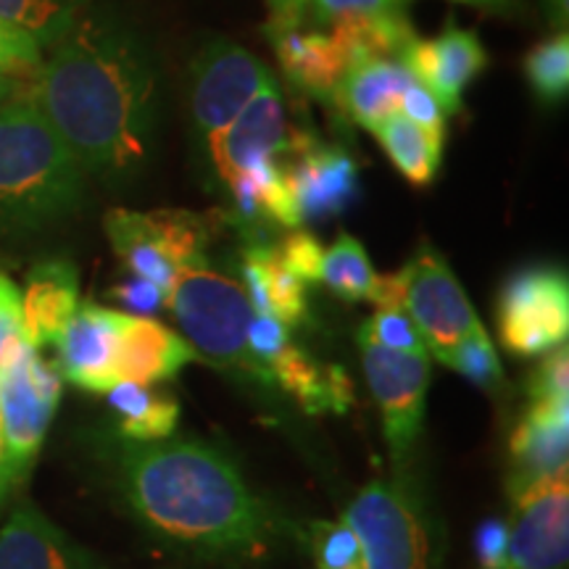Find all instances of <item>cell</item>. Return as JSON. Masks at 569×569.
Instances as JSON below:
<instances>
[{
	"instance_id": "cell-1",
	"label": "cell",
	"mask_w": 569,
	"mask_h": 569,
	"mask_svg": "<svg viewBox=\"0 0 569 569\" xmlns=\"http://www.w3.org/2000/svg\"><path fill=\"white\" fill-rule=\"evenodd\" d=\"M30 101L84 177L124 180L148 167L161 113V71L148 42L90 6L42 51Z\"/></svg>"
},
{
	"instance_id": "cell-2",
	"label": "cell",
	"mask_w": 569,
	"mask_h": 569,
	"mask_svg": "<svg viewBox=\"0 0 569 569\" xmlns=\"http://www.w3.org/2000/svg\"><path fill=\"white\" fill-rule=\"evenodd\" d=\"M113 488L159 543L213 561H261L288 546L293 525L201 440H101Z\"/></svg>"
},
{
	"instance_id": "cell-3",
	"label": "cell",
	"mask_w": 569,
	"mask_h": 569,
	"mask_svg": "<svg viewBox=\"0 0 569 569\" xmlns=\"http://www.w3.org/2000/svg\"><path fill=\"white\" fill-rule=\"evenodd\" d=\"M84 180L30 98L0 106V238L61 224L82 206Z\"/></svg>"
},
{
	"instance_id": "cell-4",
	"label": "cell",
	"mask_w": 569,
	"mask_h": 569,
	"mask_svg": "<svg viewBox=\"0 0 569 569\" xmlns=\"http://www.w3.org/2000/svg\"><path fill=\"white\" fill-rule=\"evenodd\" d=\"M167 306L198 359L243 380L274 386L264 365L248 348V325L256 311L238 280L217 272L206 259L190 261L177 272Z\"/></svg>"
},
{
	"instance_id": "cell-5",
	"label": "cell",
	"mask_w": 569,
	"mask_h": 569,
	"mask_svg": "<svg viewBox=\"0 0 569 569\" xmlns=\"http://www.w3.org/2000/svg\"><path fill=\"white\" fill-rule=\"evenodd\" d=\"M61 401V375L38 348L19 338L0 361V503L30 480Z\"/></svg>"
},
{
	"instance_id": "cell-6",
	"label": "cell",
	"mask_w": 569,
	"mask_h": 569,
	"mask_svg": "<svg viewBox=\"0 0 569 569\" xmlns=\"http://www.w3.org/2000/svg\"><path fill=\"white\" fill-rule=\"evenodd\" d=\"M103 230L127 272L159 284L167 296L177 272L190 261L203 259L209 238L203 219L180 209L146 213L111 209L103 219Z\"/></svg>"
},
{
	"instance_id": "cell-7",
	"label": "cell",
	"mask_w": 569,
	"mask_h": 569,
	"mask_svg": "<svg viewBox=\"0 0 569 569\" xmlns=\"http://www.w3.org/2000/svg\"><path fill=\"white\" fill-rule=\"evenodd\" d=\"M498 338L509 353L543 356L569 336V282L559 267L519 269L501 284L496 301Z\"/></svg>"
},
{
	"instance_id": "cell-8",
	"label": "cell",
	"mask_w": 569,
	"mask_h": 569,
	"mask_svg": "<svg viewBox=\"0 0 569 569\" xmlns=\"http://www.w3.org/2000/svg\"><path fill=\"white\" fill-rule=\"evenodd\" d=\"M277 82L267 63L232 40H211L190 67V117L203 153L219 132L253 101L256 92Z\"/></svg>"
},
{
	"instance_id": "cell-9",
	"label": "cell",
	"mask_w": 569,
	"mask_h": 569,
	"mask_svg": "<svg viewBox=\"0 0 569 569\" xmlns=\"http://www.w3.org/2000/svg\"><path fill=\"white\" fill-rule=\"evenodd\" d=\"M401 274L407 284V315L438 361L446 365L465 340L488 336L457 274L436 248H419Z\"/></svg>"
},
{
	"instance_id": "cell-10",
	"label": "cell",
	"mask_w": 569,
	"mask_h": 569,
	"mask_svg": "<svg viewBox=\"0 0 569 569\" xmlns=\"http://www.w3.org/2000/svg\"><path fill=\"white\" fill-rule=\"evenodd\" d=\"M346 525L367 569H427V532L407 490L375 480L353 498Z\"/></svg>"
},
{
	"instance_id": "cell-11",
	"label": "cell",
	"mask_w": 569,
	"mask_h": 569,
	"mask_svg": "<svg viewBox=\"0 0 569 569\" xmlns=\"http://www.w3.org/2000/svg\"><path fill=\"white\" fill-rule=\"evenodd\" d=\"M359 348L369 390L380 407L388 448L401 465L422 432L427 388H430V356L388 351L365 332H359Z\"/></svg>"
},
{
	"instance_id": "cell-12",
	"label": "cell",
	"mask_w": 569,
	"mask_h": 569,
	"mask_svg": "<svg viewBox=\"0 0 569 569\" xmlns=\"http://www.w3.org/2000/svg\"><path fill=\"white\" fill-rule=\"evenodd\" d=\"M306 138L309 132L290 127L280 82H272L256 92L253 101L219 132V138L206 148V159L227 188L234 177L256 163L298 151Z\"/></svg>"
},
{
	"instance_id": "cell-13",
	"label": "cell",
	"mask_w": 569,
	"mask_h": 569,
	"mask_svg": "<svg viewBox=\"0 0 569 569\" xmlns=\"http://www.w3.org/2000/svg\"><path fill=\"white\" fill-rule=\"evenodd\" d=\"M503 569H565L569 553L567 472L515 490Z\"/></svg>"
},
{
	"instance_id": "cell-14",
	"label": "cell",
	"mask_w": 569,
	"mask_h": 569,
	"mask_svg": "<svg viewBox=\"0 0 569 569\" xmlns=\"http://www.w3.org/2000/svg\"><path fill=\"white\" fill-rule=\"evenodd\" d=\"M122 311L82 303L56 340V372L71 386L106 393L117 386V346Z\"/></svg>"
},
{
	"instance_id": "cell-15",
	"label": "cell",
	"mask_w": 569,
	"mask_h": 569,
	"mask_svg": "<svg viewBox=\"0 0 569 569\" xmlns=\"http://www.w3.org/2000/svg\"><path fill=\"white\" fill-rule=\"evenodd\" d=\"M303 21L306 19H269L267 38L284 71V80L317 101L332 103L338 84L353 59L336 32L311 30Z\"/></svg>"
},
{
	"instance_id": "cell-16",
	"label": "cell",
	"mask_w": 569,
	"mask_h": 569,
	"mask_svg": "<svg viewBox=\"0 0 569 569\" xmlns=\"http://www.w3.org/2000/svg\"><path fill=\"white\" fill-rule=\"evenodd\" d=\"M432 96L443 103L448 113L461 109V96L469 82L488 67V51L472 30L448 21L436 38H415L398 59Z\"/></svg>"
},
{
	"instance_id": "cell-17",
	"label": "cell",
	"mask_w": 569,
	"mask_h": 569,
	"mask_svg": "<svg viewBox=\"0 0 569 569\" xmlns=\"http://www.w3.org/2000/svg\"><path fill=\"white\" fill-rule=\"evenodd\" d=\"M298 159L288 169L301 219H319L343 213L359 198V167L343 148H330L309 138L298 148Z\"/></svg>"
},
{
	"instance_id": "cell-18",
	"label": "cell",
	"mask_w": 569,
	"mask_h": 569,
	"mask_svg": "<svg viewBox=\"0 0 569 569\" xmlns=\"http://www.w3.org/2000/svg\"><path fill=\"white\" fill-rule=\"evenodd\" d=\"M0 569H106L98 557L32 503H19L0 528Z\"/></svg>"
},
{
	"instance_id": "cell-19",
	"label": "cell",
	"mask_w": 569,
	"mask_h": 569,
	"mask_svg": "<svg viewBox=\"0 0 569 569\" xmlns=\"http://www.w3.org/2000/svg\"><path fill=\"white\" fill-rule=\"evenodd\" d=\"M198 361L193 346L159 319L124 315L119 322L117 346V380H130L138 386H156L172 380L182 367Z\"/></svg>"
},
{
	"instance_id": "cell-20",
	"label": "cell",
	"mask_w": 569,
	"mask_h": 569,
	"mask_svg": "<svg viewBox=\"0 0 569 569\" xmlns=\"http://www.w3.org/2000/svg\"><path fill=\"white\" fill-rule=\"evenodd\" d=\"M80 309V272L69 259H42L27 274L21 330L32 348L53 346Z\"/></svg>"
},
{
	"instance_id": "cell-21",
	"label": "cell",
	"mask_w": 569,
	"mask_h": 569,
	"mask_svg": "<svg viewBox=\"0 0 569 569\" xmlns=\"http://www.w3.org/2000/svg\"><path fill=\"white\" fill-rule=\"evenodd\" d=\"M569 407L530 403L511 432V493L567 472Z\"/></svg>"
},
{
	"instance_id": "cell-22",
	"label": "cell",
	"mask_w": 569,
	"mask_h": 569,
	"mask_svg": "<svg viewBox=\"0 0 569 569\" xmlns=\"http://www.w3.org/2000/svg\"><path fill=\"white\" fill-rule=\"evenodd\" d=\"M415 74L398 59H356L340 80L332 106H340L353 124L375 130L398 113L401 96Z\"/></svg>"
},
{
	"instance_id": "cell-23",
	"label": "cell",
	"mask_w": 569,
	"mask_h": 569,
	"mask_svg": "<svg viewBox=\"0 0 569 569\" xmlns=\"http://www.w3.org/2000/svg\"><path fill=\"white\" fill-rule=\"evenodd\" d=\"M269 377L284 393H290L311 415L319 411H346L351 407V386L338 367L322 369L301 348L284 343L264 361Z\"/></svg>"
},
{
	"instance_id": "cell-24",
	"label": "cell",
	"mask_w": 569,
	"mask_h": 569,
	"mask_svg": "<svg viewBox=\"0 0 569 569\" xmlns=\"http://www.w3.org/2000/svg\"><path fill=\"white\" fill-rule=\"evenodd\" d=\"M243 290L256 315H269L284 325H301L306 317V284L290 274L274 248L251 243L243 253Z\"/></svg>"
},
{
	"instance_id": "cell-25",
	"label": "cell",
	"mask_w": 569,
	"mask_h": 569,
	"mask_svg": "<svg viewBox=\"0 0 569 569\" xmlns=\"http://www.w3.org/2000/svg\"><path fill=\"white\" fill-rule=\"evenodd\" d=\"M109 403L117 415V432L130 440H151L172 438L180 422V403L172 396H161L148 386L119 380L117 386L106 390Z\"/></svg>"
},
{
	"instance_id": "cell-26",
	"label": "cell",
	"mask_w": 569,
	"mask_h": 569,
	"mask_svg": "<svg viewBox=\"0 0 569 569\" xmlns=\"http://www.w3.org/2000/svg\"><path fill=\"white\" fill-rule=\"evenodd\" d=\"M375 138L380 148L393 161V167L411 184L427 188L438 177L440 156H443L446 134L427 132L401 113H390L386 122L375 127Z\"/></svg>"
},
{
	"instance_id": "cell-27",
	"label": "cell",
	"mask_w": 569,
	"mask_h": 569,
	"mask_svg": "<svg viewBox=\"0 0 569 569\" xmlns=\"http://www.w3.org/2000/svg\"><path fill=\"white\" fill-rule=\"evenodd\" d=\"M343 301H369L377 272L365 246L351 234H338L336 243L325 251L322 280Z\"/></svg>"
},
{
	"instance_id": "cell-28",
	"label": "cell",
	"mask_w": 569,
	"mask_h": 569,
	"mask_svg": "<svg viewBox=\"0 0 569 569\" xmlns=\"http://www.w3.org/2000/svg\"><path fill=\"white\" fill-rule=\"evenodd\" d=\"M88 6L90 0H0V19L30 32L46 51Z\"/></svg>"
},
{
	"instance_id": "cell-29",
	"label": "cell",
	"mask_w": 569,
	"mask_h": 569,
	"mask_svg": "<svg viewBox=\"0 0 569 569\" xmlns=\"http://www.w3.org/2000/svg\"><path fill=\"white\" fill-rule=\"evenodd\" d=\"M525 80L532 96L543 106H559L567 101L569 92V38L567 32H557L551 38L530 48L525 56Z\"/></svg>"
},
{
	"instance_id": "cell-30",
	"label": "cell",
	"mask_w": 569,
	"mask_h": 569,
	"mask_svg": "<svg viewBox=\"0 0 569 569\" xmlns=\"http://www.w3.org/2000/svg\"><path fill=\"white\" fill-rule=\"evenodd\" d=\"M309 546L317 569H367L359 538L348 528L346 519L311 525Z\"/></svg>"
},
{
	"instance_id": "cell-31",
	"label": "cell",
	"mask_w": 569,
	"mask_h": 569,
	"mask_svg": "<svg viewBox=\"0 0 569 569\" xmlns=\"http://www.w3.org/2000/svg\"><path fill=\"white\" fill-rule=\"evenodd\" d=\"M359 332H365L367 338H372L377 346L388 348V351L430 356L407 309H377V315Z\"/></svg>"
},
{
	"instance_id": "cell-32",
	"label": "cell",
	"mask_w": 569,
	"mask_h": 569,
	"mask_svg": "<svg viewBox=\"0 0 569 569\" xmlns=\"http://www.w3.org/2000/svg\"><path fill=\"white\" fill-rule=\"evenodd\" d=\"M446 365L453 367L459 375L469 377V380L478 382V386L488 388V390H496L503 386L501 361H498L493 340H490L488 336L465 340L457 351L448 356Z\"/></svg>"
},
{
	"instance_id": "cell-33",
	"label": "cell",
	"mask_w": 569,
	"mask_h": 569,
	"mask_svg": "<svg viewBox=\"0 0 569 569\" xmlns=\"http://www.w3.org/2000/svg\"><path fill=\"white\" fill-rule=\"evenodd\" d=\"M530 403L546 407H569V351L567 346L553 348L546 359H540L536 372L528 380Z\"/></svg>"
},
{
	"instance_id": "cell-34",
	"label": "cell",
	"mask_w": 569,
	"mask_h": 569,
	"mask_svg": "<svg viewBox=\"0 0 569 569\" xmlns=\"http://www.w3.org/2000/svg\"><path fill=\"white\" fill-rule=\"evenodd\" d=\"M42 63V46L11 21L0 19V74H34Z\"/></svg>"
},
{
	"instance_id": "cell-35",
	"label": "cell",
	"mask_w": 569,
	"mask_h": 569,
	"mask_svg": "<svg viewBox=\"0 0 569 569\" xmlns=\"http://www.w3.org/2000/svg\"><path fill=\"white\" fill-rule=\"evenodd\" d=\"M274 251L280 256L284 269H288L290 274H296L303 284L322 280L325 248L311 232L298 227V230L284 234V240L274 248Z\"/></svg>"
},
{
	"instance_id": "cell-36",
	"label": "cell",
	"mask_w": 569,
	"mask_h": 569,
	"mask_svg": "<svg viewBox=\"0 0 569 569\" xmlns=\"http://www.w3.org/2000/svg\"><path fill=\"white\" fill-rule=\"evenodd\" d=\"M409 0H309L306 9H311V21L317 24H336L346 19L380 17V13L403 11Z\"/></svg>"
},
{
	"instance_id": "cell-37",
	"label": "cell",
	"mask_w": 569,
	"mask_h": 569,
	"mask_svg": "<svg viewBox=\"0 0 569 569\" xmlns=\"http://www.w3.org/2000/svg\"><path fill=\"white\" fill-rule=\"evenodd\" d=\"M398 113H401V117H407L409 122H415L417 127H422V130H427V132L446 134L448 111L443 109V103H440L438 98L417 80V77H415V82L403 90Z\"/></svg>"
},
{
	"instance_id": "cell-38",
	"label": "cell",
	"mask_w": 569,
	"mask_h": 569,
	"mask_svg": "<svg viewBox=\"0 0 569 569\" xmlns=\"http://www.w3.org/2000/svg\"><path fill=\"white\" fill-rule=\"evenodd\" d=\"M111 296L117 298L127 311H132L134 317L156 315V311H161L163 306H167V293H163L159 284L142 280V277H130L127 282H119L117 288L111 290Z\"/></svg>"
},
{
	"instance_id": "cell-39",
	"label": "cell",
	"mask_w": 569,
	"mask_h": 569,
	"mask_svg": "<svg viewBox=\"0 0 569 569\" xmlns=\"http://www.w3.org/2000/svg\"><path fill=\"white\" fill-rule=\"evenodd\" d=\"M19 338H24V330H21V290L0 269V361Z\"/></svg>"
},
{
	"instance_id": "cell-40",
	"label": "cell",
	"mask_w": 569,
	"mask_h": 569,
	"mask_svg": "<svg viewBox=\"0 0 569 569\" xmlns=\"http://www.w3.org/2000/svg\"><path fill=\"white\" fill-rule=\"evenodd\" d=\"M475 551L482 569H503L507 567L509 551V525L503 519H488L475 532Z\"/></svg>"
},
{
	"instance_id": "cell-41",
	"label": "cell",
	"mask_w": 569,
	"mask_h": 569,
	"mask_svg": "<svg viewBox=\"0 0 569 569\" xmlns=\"http://www.w3.org/2000/svg\"><path fill=\"white\" fill-rule=\"evenodd\" d=\"M369 301H372L377 309H407V284H403V274H377L375 290L372 296H369Z\"/></svg>"
},
{
	"instance_id": "cell-42",
	"label": "cell",
	"mask_w": 569,
	"mask_h": 569,
	"mask_svg": "<svg viewBox=\"0 0 569 569\" xmlns=\"http://www.w3.org/2000/svg\"><path fill=\"white\" fill-rule=\"evenodd\" d=\"M306 3H309V0H269V6H272V19L280 21L303 19Z\"/></svg>"
},
{
	"instance_id": "cell-43",
	"label": "cell",
	"mask_w": 569,
	"mask_h": 569,
	"mask_svg": "<svg viewBox=\"0 0 569 569\" xmlns=\"http://www.w3.org/2000/svg\"><path fill=\"white\" fill-rule=\"evenodd\" d=\"M453 3L472 6V9H482L490 13H515L519 0H453Z\"/></svg>"
},
{
	"instance_id": "cell-44",
	"label": "cell",
	"mask_w": 569,
	"mask_h": 569,
	"mask_svg": "<svg viewBox=\"0 0 569 569\" xmlns=\"http://www.w3.org/2000/svg\"><path fill=\"white\" fill-rule=\"evenodd\" d=\"M543 9H546V13H549L551 24L557 27V30H559V27L565 30V27H567V9H569L567 0H543Z\"/></svg>"
},
{
	"instance_id": "cell-45",
	"label": "cell",
	"mask_w": 569,
	"mask_h": 569,
	"mask_svg": "<svg viewBox=\"0 0 569 569\" xmlns=\"http://www.w3.org/2000/svg\"><path fill=\"white\" fill-rule=\"evenodd\" d=\"M13 96H17V82H13V77L0 74V106L9 103Z\"/></svg>"
},
{
	"instance_id": "cell-46",
	"label": "cell",
	"mask_w": 569,
	"mask_h": 569,
	"mask_svg": "<svg viewBox=\"0 0 569 569\" xmlns=\"http://www.w3.org/2000/svg\"><path fill=\"white\" fill-rule=\"evenodd\" d=\"M0 457H3V446H0ZM0 515H3V503H0Z\"/></svg>"
}]
</instances>
